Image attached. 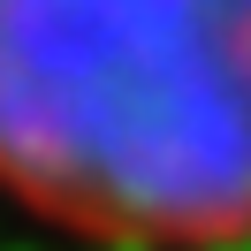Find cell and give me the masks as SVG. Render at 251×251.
I'll use <instances>...</instances> for the list:
<instances>
[{
    "label": "cell",
    "instance_id": "cell-1",
    "mask_svg": "<svg viewBox=\"0 0 251 251\" xmlns=\"http://www.w3.org/2000/svg\"><path fill=\"white\" fill-rule=\"evenodd\" d=\"M0 205L84 251H244L251 0H0Z\"/></svg>",
    "mask_w": 251,
    "mask_h": 251
}]
</instances>
